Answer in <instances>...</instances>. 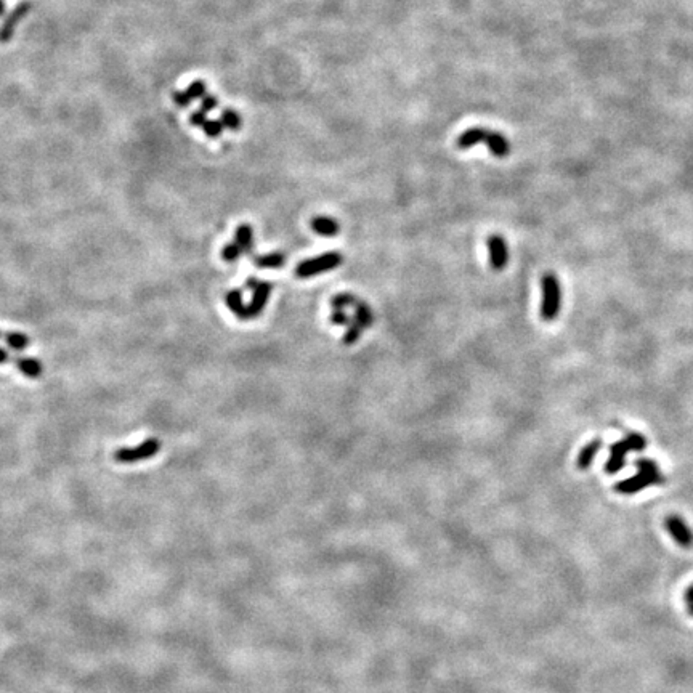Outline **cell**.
<instances>
[{"label":"cell","mask_w":693,"mask_h":693,"mask_svg":"<svg viewBox=\"0 0 693 693\" xmlns=\"http://www.w3.org/2000/svg\"><path fill=\"white\" fill-rule=\"evenodd\" d=\"M459 150H469L475 145H486L495 158H507L510 153L509 140L500 132L485 129V127H471L458 137L456 141Z\"/></svg>","instance_id":"obj_1"},{"label":"cell","mask_w":693,"mask_h":693,"mask_svg":"<svg viewBox=\"0 0 693 693\" xmlns=\"http://www.w3.org/2000/svg\"><path fill=\"white\" fill-rule=\"evenodd\" d=\"M543 289V302H541V318L544 321H552L557 318L562 305V289L559 278L554 273H545L541 279Z\"/></svg>","instance_id":"obj_2"},{"label":"cell","mask_w":693,"mask_h":693,"mask_svg":"<svg viewBox=\"0 0 693 693\" xmlns=\"http://www.w3.org/2000/svg\"><path fill=\"white\" fill-rule=\"evenodd\" d=\"M342 262H344V257L339 252H327L322 255H318L315 259L310 260H303L296 267V274L298 278H312L316 277L320 273L331 272L337 267H340Z\"/></svg>","instance_id":"obj_3"},{"label":"cell","mask_w":693,"mask_h":693,"mask_svg":"<svg viewBox=\"0 0 693 693\" xmlns=\"http://www.w3.org/2000/svg\"><path fill=\"white\" fill-rule=\"evenodd\" d=\"M161 451V441L158 438H148L143 443L130 446V448H119L114 453V460L117 464H137L139 460H146L154 458Z\"/></svg>","instance_id":"obj_4"},{"label":"cell","mask_w":693,"mask_h":693,"mask_svg":"<svg viewBox=\"0 0 693 693\" xmlns=\"http://www.w3.org/2000/svg\"><path fill=\"white\" fill-rule=\"evenodd\" d=\"M666 478L659 471L657 472H637V475L626 478V480L616 483L615 491L620 495H635L644 491L650 485H663Z\"/></svg>","instance_id":"obj_5"},{"label":"cell","mask_w":693,"mask_h":693,"mask_svg":"<svg viewBox=\"0 0 693 693\" xmlns=\"http://www.w3.org/2000/svg\"><path fill=\"white\" fill-rule=\"evenodd\" d=\"M664 528L671 535L674 543L681 545L683 549L693 548V531L688 528L685 520L676 514L669 515L664 519Z\"/></svg>","instance_id":"obj_6"},{"label":"cell","mask_w":693,"mask_h":693,"mask_svg":"<svg viewBox=\"0 0 693 693\" xmlns=\"http://www.w3.org/2000/svg\"><path fill=\"white\" fill-rule=\"evenodd\" d=\"M31 8H32L31 2H21V3H18L15 8H13L12 13H8V16L5 18V21H3L2 27H0V44H8V42L13 39L16 25L21 20H25L27 15H30Z\"/></svg>","instance_id":"obj_7"},{"label":"cell","mask_w":693,"mask_h":693,"mask_svg":"<svg viewBox=\"0 0 693 693\" xmlns=\"http://www.w3.org/2000/svg\"><path fill=\"white\" fill-rule=\"evenodd\" d=\"M488 252H490V265L493 270L501 272L509 262V249H507L506 239L500 235H493L486 239Z\"/></svg>","instance_id":"obj_8"},{"label":"cell","mask_w":693,"mask_h":693,"mask_svg":"<svg viewBox=\"0 0 693 693\" xmlns=\"http://www.w3.org/2000/svg\"><path fill=\"white\" fill-rule=\"evenodd\" d=\"M629 453L628 445H626L624 440L616 441L610 446V458L605 464V472L607 473H616L620 472L621 469L626 466V454Z\"/></svg>","instance_id":"obj_9"},{"label":"cell","mask_w":693,"mask_h":693,"mask_svg":"<svg viewBox=\"0 0 693 693\" xmlns=\"http://www.w3.org/2000/svg\"><path fill=\"white\" fill-rule=\"evenodd\" d=\"M272 291H273V284L270 281H260L259 286L254 289L252 301H250V303H249L250 318L259 316L260 313L263 312V308H265V305H267Z\"/></svg>","instance_id":"obj_10"},{"label":"cell","mask_w":693,"mask_h":693,"mask_svg":"<svg viewBox=\"0 0 693 693\" xmlns=\"http://www.w3.org/2000/svg\"><path fill=\"white\" fill-rule=\"evenodd\" d=\"M225 302H226V307L230 308V312H233L235 315L239 318V320H243V321L252 320V318H250V313H249V305H246V303L243 302V296H241L239 289H233V291L226 292Z\"/></svg>","instance_id":"obj_11"},{"label":"cell","mask_w":693,"mask_h":693,"mask_svg":"<svg viewBox=\"0 0 693 693\" xmlns=\"http://www.w3.org/2000/svg\"><path fill=\"white\" fill-rule=\"evenodd\" d=\"M312 230L315 231L316 235L326 236V238H331V236H337L340 231V225L337 223L334 218L325 217V215H316L313 217L312 220Z\"/></svg>","instance_id":"obj_12"},{"label":"cell","mask_w":693,"mask_h":693,"mask_svg":"<svg viewBox=\"0 0 693 693\" xmlns=\"http://www.w3.org/2000/svg\"><path fill=\"white\" fill-rule=\"evenodd\" d=\"M600 448H602V441L599 438L589 441V443H587L585 448L581 449L580 456H578V459H576L578 469H580V471H586V469H589L592 466V462H594L596 456H597V453H599Z\"/></svg>","instance_id":"obj_13"},{"label":"cell","mask_w":693,"mask_h":693,"mask_svg":"<svg viewBox=\"0 0 693 693\" xmlns=\"http://www.w3.org/2000/svg\"><path fill=\"white\" fill-rule=\"evenodd\" d=\"M16 368L20 369L23 376L30 377V379H37L42 376V363L36 358L30 357H16L15 358Z\"/></svg>","instance_id":"obj_14"},{"label":"cell","mask_w":693,"mask_h":693,"mask_svg":"<svg viewBox=\"0 0 693 693\" xmlns=\"http://www.w3.org/2000/svg\"><path fill=\"white\" fill-rule=\"evenodd\" d=\"M254 263L260 268H281L286 265V255L281 252L255 255Z\"/></svg>","instance_id":"obj_15"},{"label":"cell","mask_w":693,"mask_h":693,"mask_svg":"<svg viewBox=\"0 0 693 693\" xmlns=\"http://www.w3.org/2000/svg\"><path fill=\"white\" fill-rule=\"evenodd\" d=\"M236 244L239 246L241 250L244 254H249L252 250L254 246V233H252V226L250 225H239L238 230H236Z\"/></svg>","instance_id":"obj_16"},{"label":"cell","mask_w":693,"mask_h":693,"mask_svg":"<svg viewBox=\"0 0 693 693\" xmlns=\"http://www.w3.org/2000/svg\"><path fill=\"white\" fill-rule=\"evenodd\" d=\"M355 320L360 321V325H362L364 329L369 326H373V322H374V315H373V312H371V308H369V305L366 302H363V301H357V303H355Z\"/></svg>","instance_id":"obj_17"},{"label":"cell","mask_w":693,"mask_h":693,"mask_svg":"<svg viewBox=\"0 0 693 693\" xmlns=\"http://www.w3.org/2000/svg\"><path fill=\"white\" fill-rule=\"evenodd\" d=\"M5 342L12 350L21 352V350L27 349V345H30L31 340H30V337H27L26 334H23V332H7Z\"/></svg>","instance_id":"obj_18"},{"label":"cell","mask_w":693,"mask_h":693,"mask_svg":"<svg viewBox=\"0 0 693 693\" xmlns=\"http://www.w3.org/2000/svg\"><path fill=\"white\" fill-rule=\"evenodd\" d=\"M363 331H364V327L362 325H360V321H357V320H355V318H352L350 325L346 326V331H345L344 339H342V340H344L345 345H353L355 342L360 340V337H362Z\"/></svg>","instance_id":"obj_19"},{"label":"cell","mask_w":693,"mask_h":693,"mask_svg":"<svg viewBox=\"0 0 693 693\" xmlns=\"http://www.w3.org/2000/svg\"><path fill=\"white\" fill-rule=\"evenodd\" d=\"M355 303H357V297L350 292H340L331 298L332 310H344V308L355 307Z\"/></svg>","instance_id":"obj_20"},{"label":"cell","mask_w":693,"mask_h":693,"mask_svg":"<svg viewBox=\"0 0 693 693\" xmlns=\"http://www.w3.org/2000/svg\"><path fill=\"white\" fill-rule=\"evenodd\" d=\"M220 122L228 130H239L241 124H243L241 116L236 111H233V109H225V111L222 113Z\"/></svg>","instance_id":"obj_21"},{"label":"cell","mask_w":693,"mask_h":693,"mask_svg":"<svg viewBox=\"0 0 693 693\" xmlns=\"http://www.w3.org/2000/svg\"><path fill=\"white\" fill-rule=\"evenodd\" d=\"M626 445H628V448L629 451H644L645 448H647V440H645V436L644 435H640V434H635V432H631V434L626 435Z\"/></svg>","instance_id":"obj_22"},{"label":"cell","mask_w":693,"mask_h":693,"mask_svg":"<svg viewBox=\"0 0 693 693\" xmlns=\"http://www.w3.org/2000/svg\"><path fill=\"white\" fill-rule=\"evenodd\" d=\"M241 254H243V250H241V248L236 243H228L225 248L222 249V257L225 262H236L241 257Z\"/></svg>","instance_id":"obj_23"},{"label":"cell","mask_w":693,"mask_h":693,"mask_svg":"<svg viewBox=\"0 0 693 693\" xmlns=\"http://www.w3.org/2000/svg\"><path fill=\"white\" fill-rule=\"evenodd\" d=\"M201 129L204 130V134H206L207 137H211V139H217V137H220L223 134L225 127H223L220 121H209L207 119L202 124Z\"/></svg>","instance_id":"obj_24"},{"label":"cell","mask_w":693,"mask_h":693,"mask_svg":"<svg viewBox=\"0 0 693 693\" xmlns=\"http://www.w3.org/2000/svg\"><path fill=\"white\" fill-rule=\"evenodd\" d=\"M187 92V95L189 97V99H198V98H202L204 95L207 93V85L202 82V80H194L193 84H189L188 85V89L185 90Z\"/></svg>","instance_id":"obj_25"},{"label":"cell","mask_w":693,"mask_h":693,"mask_svg":"<svg viewBox=\"0 0 693 693\" xmlns=\"http://www.w3.org/2000/svg\"><path fill=\"white\" fill-rule=\"evenodd\" d=\"M331 322L332 325H336V326H349L350 325V321H352V318H350L349 315L344 310H334L332 312V315H331Z\"/></svg>","instance_id":"obj_26"},{"label":"cell","mask_w":693,"mask_h":693,"mask_svg":"<svg viewBox=\"0 0 693 693\" xmlns=\"http://www.w3.org/2000/svg\"><path fill=\"white\" fill-rule=\"evenodd\" d=\"M635 466H637L639 472H657V471H659L658 464L655 462L653 459H647V458H640V459L635 460Z\"/></svg>","instance_id":"obj_27"},{"label":"cell","mask_w":693,"mask_h":693,"mask_svg":"<svg viewBox=\"0 0 693 693\" xmlns=\"http://www.w3.org/2000/svg\"><path fill=\"white\" fill-rule=\"evenodd\" d=\"M202 99V103H201V111L204 114H207V113H211L212 109H215L218 106V99L215 97H212V95H204V97L201 98Z\"/></svg>","instance_id":"obj_28"},{"label":"cell","mask_w":693,"mask_h":693,"mask_svg":"<svg viewBox=\"0 0 693 693\" xmlns=\"http://www.w3.org/2000/svg\"><path fill=\"white\" fill-rule=\"evenodd\" d=\"M172 99H174V103L177 104V106H180V108H187L188 104L191 103V99H189L187 92H180V90H177V92L172 93Z\"/></svg>","instance_id":"obj_29"},{"label":"cell","mask_w":693,"mask_h":693,"mask_svg":"<svg viewBox=\"0 0 693 693\" xmlns=\"http://www.w3.org/2000/svg\"><path fill=\"white\" fill-rule=\"evenodd\" d=\"M206 121H207V116L201 111V109H199V111H196V113H193L191 116H189V122L196 127H202V124Z\"/></svg>","instance_id":"obj_30"},{"label":"cell","mask_w":693,"mask_h":693,"mask_svg":"<svg viewBox=\"0 0 693 693\" xmlns=\"http://www.w3.org/2000/svg\"><path fill=\"white\" fill-rule=\"evenodd\" d=\"M683 600L687 602V605H690L693 604V585H690L687 587V591H685V594H683Z\"/></svg>","instance_id":"obj_31"},{"label":"cell","mask_w":693,"mask_h":693,"mask_svg":"<svg viewBox=\"0 0 693 693\" xmlns=\"http://www.w3.org/2000/svg\"><path fill=\"white\" fill-rule=\"evenodd\" d=\"M259 284H260V279H257V278H249L248 283H246V286H248L250 289V291H254V289L257 287Z\"/></svg>","instance_id":"obj_32"},{"label":"cell","mask_w":693,"mask_h":693,"mask_svg":"<svg viewBox=\"0 0 693 693\" xmlns=\"http://www.w3.org/2000/svg\"><path fill=\"white\" fill-rule=\"evenodd\" d=\"M8 360H10V357H8L7 350L0 349V364H7Z\"/></svg>","instance_id":"obj_33"},{"label":"cell","mask_w":693,"mask_h":693,"mask_svg":"<svg viewBox=\"0 0 693 693\" xmlns=\"http://www.w3.org/2000/svg\"><path fill=\"white\" fill-rule=\"evenodd\" d=\"M5 15V0H0V16Z\"/></svg>","instance_id":"obj_34"},{"label":"cell","mask_w":693,"mask_h":693,"mask_svg":"<svg viewBox=\"0 0 693 693\" xmlns=\"http://www.w3.org/2000/svg\"><path fill=\"white\" fill-rule=\"evenodd\" d=\"M687 611H688V615H690V616H693V604H690V605H687Z\"/></svg>","instance_id":"obj_35"},{"label":"cell","mask_w":693,"mask_h":693,"mask_svg":"<svg viewBox=\"0 0 693 693\" xmlns=\"http://www.w3.org/2000/svg\"><path fill=\"white\" fill-rule=\"evenodd\" d=\"M0 336H2V332H0Z\"/></svg>","instance_id":"obj_36"}]
</instances>
